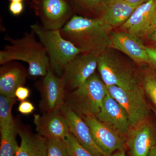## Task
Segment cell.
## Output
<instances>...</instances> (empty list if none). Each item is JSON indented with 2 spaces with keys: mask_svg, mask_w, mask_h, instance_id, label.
<instances>
[{
  "mask_svg": "<svg viewBox=\"0 0 156 156\" xmlns=\"http://www.w3.org/2000/svg\"><path fill=\"white\" fill-rule=\"evenodd\" d=\"M112 31L100 17L89 18L76 14L60 30L62 36L82 53L98 56L110 49Z\"/></svg>",
  "mask_w": 156,
  "mask_h": 156,
  "instance_id": "1",
  "label": "cell"
},
{
  "mask_svg": "<svg viewBox=\"0 0 156 156\" xmlns=\"http://www.w3.org/2000/svg\"><path fill=\"white\" fill-rule=\"evenodd\" d=\"M10 44L0 52V64L19 60L27 62L28 73L32 76H44L50 67L47 50L41 42L37 41L32 31L26 33L21 38L6 37Z\"/></svg>",
  "mask_w": 156,
  "mask_h": 156,
  "instance_id": "2",
  "label": "cell"
},
{
  "mask_svg": "<svg viewBox=\"0 0 156 156\" xmlns=\"http://www.w3.org/2000/svg\"><path fill=\"white\" fill-rule=\"evenodd\" d=\"M108 93L106 85L95 73L81 87L66 92L65 104L82 118L96 117Z\"/></svg>",
  "mask_w": 156,
  "mask_h": 156,
  "instance_id": "3",
  "label": "cell"
},
{
  "mask_svg": "<svg viewBox=\"0 0 156 156\" xmlns=\"http://www.w3.org/2000/svg\"><path fill=\"white\" fill-rule=\"evenodd\" d=\"M30 27L47 50L50 68L54 73L61 76L66 66L82 53L81 50L62 36L60 30L46 29L37 23Z\"/></svg>",
  "mask_w": 156,
  "mask_h": 156,
  "instance_id": "4",
  "label": "cell"
},
{
  "mask_svg": "<svg viewBox=\"0 0 156 156\" xmlns=\"http://www.w3.org/2000/svg\"><path fill=\"white\" fill-rule=\"evenodd\" d=\"M98 69L107 87L131 88L140 84L134 70L110 51L98 56Z\"/></svg>",
  "mask_w": 156,
  "mask_h": 156,
  "instance_id": "5",
  "label": "cell"
},
{
  "mask_svg": "<svg viewBox=\"0 0 156 156\" xmlns=\"http://www.w3.org/2000/svg\"><path fill=\"white\" fill-rule=\"evenodd\" d=\"M109 93L126 111L130 127L148 120L151 109L148 104L144 90L140 84L131 88L117 86L107 87Z\"/></svg>",
  "mask_w": 156,
  "mask_h": 156,
  "instance_id": "6",
  "label": "cell"
},
{
  "mask_svg": "<svg viewBox=\"0 0 156 156\" xmlns=\"http://www.w3.org/2000/svg\"><path fill=\"white\" fill-rule=\"evenodd\" d=\"M34 7L45 29L60 30L75 15L68 0H33Z\"/></svg>",
  "mask_w": 156,
  "mask_h": 156,
  "instance_id": "7",
  "label": "cell"
},
{
  "mask_svg": "<svg viewBox=\"0 0 156 156\" xmlns=\"http://www.w3.org/2000/svg\"><path fill=\"white\" fill-rule=\"evenodd\" d=\"M156 28V0H148L140 5L120 28L143 41Z\"/></svg>",
  "mask_w": 156,
  "mask_h": 156,
  "instance_id": "8",
  "label": "cell"
},
{
  "mask_svg": "<svg viewBox=\"0 0 156 156\" xmlns=\"http://www.w3.org/2000/svg\"><path fill=\"white\" fill-rule=\"evenodd\" d=\"M98 59L95 55L81 53L66 66L60 78L66 92L79 88L95 73Z\"/></svg>",
  "mask_w": 156,
  "mask_h": 156,
  "instance_id": "9",
  "label": "cell"
},
{
  "mask_svg": "<svg viewBox=\"0 0 156 156\" xmlns=\"http://www.w3.org/2000/svg\"><path fill=\"white\" fill-rule=\"evenodd\" d=\"M89 126L91 134L101 150L111 156L117 151L126 150V137L93 116L82 118Z\"/></svg>",
  "mask_w": 156,
  "mask_h": 156,
  "instance_id": "10",
  "label": "cell"
},
{
  "mask_svg": "<svg viewBox=\"0 0 156 156\" xmlns=\"http://www.w3.org/2000/svg\"><path fill=\"white\" fill-rule=\"evenodd\" d=\"M41 108L44 113L60 110L65 103L66 92L61 78L56 76L50 67L41 86Z\"/></svg>",
  "mask_w": 156,
  "mask_h": 156,
  "instance_id": "11",
  "label": "cell"
},
{
  "mask_svg": "<svg viewBox=\"0 0 156 156\" xmlns=\"http://www.w3.org/2000/svg\"><path fill=\"white\" fill-rule=\"evenodd\" d=\"M125 137L131 156H147L156 143L154 131L149 120L130 127Z\"/></svg>",
  "mask_w": 156,
  "mask_h": 156,
  "instance_id": "12",
  "label": "cell"
},
{
  "mask_svg": "<svg viewBox=\"0 0 156 156\" xmlns=\"http://www.w3.org/2000/svg\"><path fill=\"white\" fill-rule=\"evenodd\" d=\"M96 118L125 136L130 128L129 118L126 111L108 92Z\"/></svg>",
  "mask_w": 156,
  "mask_h": 156,
  "instance_id": "13",
  "label": "cell"
},
{
  "mask_svg": "<svg viewBox=\"0 0 156 156\" xmlns=\"http://www.w3.org/2000/svg\"><path fill=\"white\" fill-rule=\"evenodd\" d=\"M60 111L67 120L70 131L79 143L94 156H111L101 149L95 142L89 126L82 117L65 104Z\"/></svg>",
  "mask_w": 156,
  "mask_h": 156,
  "instance_id": "14",
  "label": "cell"
},
{
  "mask_svg": "<svg viewBox=\"0 0 156 156\" xmlns=\"http://www.w3.org/2000/svg\"><path fill=\"white\" fill-rule=\"evenodd\" d=\"M111 49L121 51L134 62L148 65L149 59L142 41L123 30L112 31L110 34Z\"/></svg>",
  "mask_w": 156,
  "mask_h": 156,
  "instance_id": "15",
  "label": "cell"
},
{
  "mask_svg": "<svg viewBox=\"0 0 156 156\" xmlns=\"http://www.w3.org/2000/svg\"><path fill=\"white\" fill-rule=\"evenodd\" d=\"M34 116L37 134L47 139H63L70 132L67 120L60 110Z\"/></svg>",
  "mask_w": 156,
  "mask_h": 156,
  "instance_id": "16",
  "label": "cell"
},
{
  "mask_svg": "<svg viewBox=\"0 0 156 156\" xmlns=\"http://www.w3.org/2000/svg\"><path fill=\"white\" fill-rule=\"evenodd\" d=\"M12 62L2 65L1 68L0 93L7 97L15 98L16 89L25 83L27 72L22 66Z\"/></svg>",
  "mask_w": 156,
  "mask_h": 156,
  "instance_id": "17",
  "label": "cell"
},
{
  "mask_svg": "<svg viewBox=\"0 0 156 156\" xmlns=\"http://www.w3.org/2000/svg\"><path fill=\"white\" fill-rule=\"evenodd\" d=\"M139 5L131 4L126 0H108L99 17L112 31L125 23Z\"/></svg>",
  "mask_w": 156,
  "mask_h": 156,
  "instance_id": "18",
  "label": "cell"
},
{
  "mask_svg": "<svg viewBox=\"0 0 156 156\" xmlns=\"http://www.w3.org/2000/svg\"><path fill=\"white\" fill-rule=\"evenodd\" d=\"M21 142L15 156H47V140L44 136L18 127Z\"/></svg>",
  "mask_w": 156,
  "mask_h": 156,
  "instance_id": "19",
  "label": "cell"
},
{
  "mask_svg": "<svg viewBox=\"0 0 156 156\" xmlns=\"http://www.w3.org/2000/svg\"><path fill=\"white\" fill-rule=\"evenodd\" d=\"M108 0H68L75 13L80 16L97 18L104 11Z\"/></svg>",
  "mask_w": 156,
  "mask_h": 156,
  "instance_id": "20",
  "label": "cell"
},
{
  "mask_svg": "<svg viewBox=\"0 0 156 156\" xmlns=\"http://www.w3.org/2000/svg\"><path fill=\"white\" fill-rule=\"evenodd\" d=\"M16 98L0 96V131L1 133L8 132L17 125L12 116V107L16 102Z\"/></svg>",
  "mask_w": 156,
  "mask_h": 156,
  "instance_id": "21",
  "label": "cell"
},
{
  "mask_svg": "<svg viewBox=\"0 0 156 156\" xmlns=\"http://www.w3.org/2000/svg\"><path fill=\"white\" fill-rule=\"evenodd\" d=\"M139 81L146 96L156 108V69L148 65L143 68Z\"/></svg>",
  "mask_w": 156,
  "mask_h": 156,
  "instance_id": "22",
  "label": "cell"
},
{
  "mask_svg": "<svg viewBox=\"0 0 156 156\" xmlns=\"http://www.w3.org/2000/svg\"><path fill=\"white\" fill-rule=\"evenodd\" d=\"M18 127L15 125L6 133H1L0 156H15L18 146L16 136L18 134Z\"/></svg>",
  "mask_w": 156,
  "mask_h": 156,
  "instance_id": "23",
  "label": "cell"
},
{
  "mask_svg": "<svg viewBox=\"0 0 156 156\" xmlns=\"http://www.w3.org/2000/svg\"><path fill=\"white\" fill-rule=\"evenodd\" d=\"M62 140L71 156H94L79 143L71 132H70Z\"/></svg>",
  "mask_w": 156,
  "mask_h": 156,
  "instance_id": "24",
  "label": "cell"
},
{
  "mask_svg": "<svg viewBox=\"0 0 156 156\" xmlns=\"http://www.w3.org/2000/svg\"><path fill=\"white\" fill-rule=\"evenodd\" d=\"M47 156H71L63 140L48 139Z\"/></svg>",
  "mask_w": 156,
  "mask_h": 156,
  "instance_id": "25",
  "label": "cell"
},
{
  "mask_svg": "<svg viewBox=\"0 0 156 156\" xmlns=\"http://www.w3.org/2000/svg\"><path fill=\"white\" fill-rule=\"evenodd\" d=\"M35 107L33 104L28 100L21 101L18 107V111L19 112L24 115H30L33 112Z\"/></svg>",
  "mask_w": 156,
  "mask_h": 156,
  "instance_id": "26",
  "label": "cell"
},
{
  "mask_svg": "<svg viewBox=\"0 0 156 156\" xmlns=\"http://www.w3.org/2000/svg\"><path fill=\"white\" fill-rule=\"evenodd\" d=\"M145 49L149 59L148 66L156 69V44L145 46Z\"/></svg>",
  "mask_w": 156,
  "mask_h": 156,
  "instance_id": "27",
  "label": "cell"
},
{
  "mask_svg": "<svg viewBox=\"0 0 156 156\" xmlns=\"http://www.w3.org/2000/svg\"><path fill=\"white\" fill-rule=\"evenodd\" d=\"M30 91L27 87L20 86L17 88L15 92V97L17 100L22 101L26 100L30 96Z\"/></svg>",
  "mask_w": 156,
  "mask_h": 156,
  "instance_id": "28",
  "label": "cell"
},
{
  "mask_svg": "<svg viewBox=\"0 0 156 156\" xmlns=\"http://www.w3.org/2000/svg\"><path fill=\"white\" fill-rule=\"evenodd\" d=\"M24 9L23 3L20 2H11L9 4V11L11 14L18 16L22 13Z\"/></svg>",
  "mask_w": 156,
  "mask_h": 156,
  "instance_id": "29",
  "label": "cell"
},
{
  "mask_svg": "<svg viewBox=\"0 0 156 156\" xmlns=\"http://www.w3.org/2000/svg\"><path fill=\"white\" fill-rule=\"evenodd\" d=\"M147 40L151 44H156V28Z\"/></svg>",
  "mask_w": 156,
  "mask_h": 156,
  "instance_id": "30",
  "label": "cell"
},
{
  "mask_svg": "<svg viewBox=\"0 0 156 156\" xmlns=\"http://www.w3.org/2000/svg\"><path fill=\"white\" fill-rule=\"evenodd\" d=\"M126 1L133 5H140L147 2L148 0H126Z\"/></svg>",
  "mask_w": 156,
  "mask_h": 156,
  "instance_id": "31",
  "label": "cell"
},
{
  "mask_svg": "<svg viewBox=\"0 0 156 156\" xmlns=\"http://www.w3.org/2000/svg\"><path fill=\"white\" fill-rule=\"evenodd\" d=\"M111 156H126V150L117 151L112 154Z\"/></svg>",
  "mask_w": 156,
  "mask_h": 156,
  "instance_id": "32",
  "label": "cell"
},
{
  "mask_svg": "<svg viewBox=\"0 0 156 156\" xmlns=\"http://www.w3.org/2000/svg\"><path fill=\"white\" fill-rule=\"evenodd\" d=\"M147 156H156V143L151 148Z\"/></svg>",
  "mask_w": 156,
  "mask_h": 156,
  "instance_id": "33",
  "label": "cell"
},
{
  "mask_svg": "<svg viewBox=\"0 0 156 156\" xmlns=\"http://www.w3.org/2000/svg\"><path fill=\"white\" fill-rule=\"evenodd\" d=\"M151 110H152V111L153 112L154 115V116H155L156 119V108H155L152 107H151Z\"/></svg>",
  "mask_w": 156,
  "mask_h": 156,
  "instance_id": "34",
  "label": "cell"
},
{
  "mask_svg": "<svg viewBox=\"0 0 156 156\" xmlns=\"http://www.w3.org/2000/svg\"><path fill=\"white\" fill-rule=\"evenodd\" d=\"M11 2H22L23 0H10Z\"/></svg>",
  "mask_w": 156,
  "mask_h": 156,
  "instance_id": "35",
  "label": "cell"
},
{
  "mask_svg": "<svg viewBox=\"0 0 156 156\" xmlns=\"http://www.w3.org/2000/svg\"><path fill=\"white\" fill-rule=\"evenodd\" d=\"M32 1H33V0H32Z\"/></svg>",
  "mask_w": 156,
  "mask_h": 156,
  "instance_id": "36",
  "label": "cell"
}]
</instances>
